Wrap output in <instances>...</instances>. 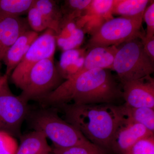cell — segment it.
Returning a JSON list of instances; mask_svg holds the SVG:
<instances>
[{
	"label": "cell",
	"mask_w": 154,
	"mask_h": 154,
	"mask_svg": "<svg viewBox=\"0 0 154 154\" xmlns=\"http://www.w3.org/2000/svg\"><path fill=\"white\" fill-rule=\"evenodd\" d=\"M143 37H135L117 46L112 71L120 82L138 79L154 72V63L144 51Z\"/></svg>",
	"instance_id": "4"
},
{
	"label": "cell",
	"mask_w": 154,
	"mask_h": 154,
	"mask_svg": "<svg viewBox=\"0 0 154 154\" xmlns=\"http://www.w3.org/2000/svg\"><path fill=\"white\" fill-rule=\"evenodd\" d=\"M25 121L32 131L43 134L52 141L54 146L66 148L79 146L101 149L88 140L75 126L61 117L58 111L54 107H31Z\"/></svg>",
	"instance_id": "3"
},
{
	"label": "cell",
	"mask_w": 154,
	"mask_h": 154,
	"mask_svg": "<svg viewBox=\"0 0 154 154\" xmlns=\"http://www.w3.org/2000/svg\"><path fill=\"white\" fill-rule=\"evenodd\" d=\"M20 143L15 154H48L52 152V147L48 143L43 134L32 131L22 134Z\"/></svg>",
	"instance_id": "17"
},
{
	"label": "cell",
	"mask_w": 154,
	"mask_h": 154,
	"mask_svg": "<svg viewBox=\"0 0 154 154\" xmlns=\"http://www.w3.org/2000/svg\"><path fill=\"white\" fill-rule=\"evenodd\" d=\"M143 19L147 25L146 33L145 38H149L154 36V2L151 1L143 14Z\"/></svg>",
	"instance_id": "27"
},
{
	"label": "cell",
	"mask_w": 154,
	"mask_h": 154,
	"mask_svg": "<svg viewBox=\"0 0 154 154\" xmlns=\"http://www.w3.org/2000/svg\"><path fill=\"white\" fill-rule=\"evenodd\" d=\"M52 151L54 154H104V151L102 149H91L79 146L66 148L53 146Z\"/></svg>",
	"instance_id": "25"
},
{
	"label": "cell",
	"mask_w": 154,
	"mask_h": 154,
	"mask_svg": "<svg viewBox=\"0 0 154 154\" xmlns=\"http://www.w3.org/2000/svg\"><path fill=\"white\" fill-rule=\"evenodd\" d=\"M27 14L26 19L30 30L38 33L48 29L43 16L34 5L30 8Z\"/></svg>",
	"instance_id": "23"
},
{
	"label": "cell",
	"mask_w": 154,
	"mask_h": 154,
	"mask_svg": "<svg viewBox=\"0 0 154 154\" xmlns=\"http://www.w3.org/2000/svg\"><path fill=\"white\" fill-rule=\"evenodd\" d=\"M26 19L9 18L0 21V61L6 53L22 34L30 30Z\"/></svg>",
	"instance_id": "12"
},
{
	"label": "cell",
	"mask_w": 154,
	"mask_h": 154,
	"mask_svg": "<svg viewBox=\"0 0 154 154\" xmlns=\"http://www.w3.org/2000/svg\"><path fill=\"white\" fill-rule=\"evenodd\" d=\"M48 154H54V153L52 151L50 153Z\"/></svg>",
	"instance_id": "31"
},
{
	"label": "cell",
	"mask_w": 154,
	"mask_h": 154,
	"mask_svg": "<svg viewBox=\"0 0 154 154\" xmlns=\"http://www.w3.org/2000/svg\"><path fill=\"white\" fill-rule=\"evenodd\" d=\"M122 97V85L110 69H93L65 80L55 90L38 99L40 106L63 104H115Z\"/></svg>",
	"instance_id": "1"
},
{
	"label": "cell",
	"mask_w": 154,
	"mask_h": 154,
	"mask_svg": "<svg viewBox=\"0 0 154 154\" xmlns=\"http://www.w3.org/2000/svg\"><path fill=\"white\" fill-rule=\"evenodd\" d=\"M18 146L16 138L0 131V154H15Z\"/></svg>",
	"instance_id": "26"
},
{
	"label": "cell",
	"mask_w": 154,
	"mask_h": 154,
	"mask_svg": "<svg viewBox=\"0 0 154 154\" xmlns=\"http://www.w3.org/2000/svg\"><path fill=\"white\" fill-rule=\"evenodd\" d=\"M85 31L78 27L75 20L63 23L56 34V46L63 51L79 48L84 42Z\"/></svg>",
	"instance_id": "15"
},
{
	"label": "cell",
	"mask_w": 154,
	"mask_h": 154,
	"mask_svg": "<svg viewBox=\"0 0 154 154\" xmlns=\"http://www.w3.org/2000/svg\"><path fill=\"white\" fill-rule=\"evenodd\" d=\"M92 0H66L60 6L62 19L65 22L76 20L84 15Z\"/></svg>",
	"instance_id": "22"
},
{
	"label": "cell",
	"mask_w": 154,
	"mask_h": 154,
	"mask_svg": "<svg viewBox=\"0 0 154 154\" xmlns=\"http://www.w3.org/2000/svg\"><path fill=\"white\" fill-rule=\"evenodd\" d=\"M114 0H92L82 17L76 19L79 28L91 34L103 23L113 18L112 11Z\"/></svg>",
	"instance_id": "11"
},
{
	"label": "cell",
	"mask_w": 154,
	"mask_h": 154,
	"mask_svg": "<svg viewBox=\"0 0 154 154\" xmlns=\"http://www.w3.org/2000/svg\"><path fill=\"white\" fill-rule=\"evenodd\" d=\"M92 143L111 150L117 127L125 117L122 105L111 104H63L54 107Z\"/></svg>",
	"instance_id": "2"
},
{
	"label": "cell",
	"mask_w": 154,
	"mask_h": 154,
	"mask_svg": "<svg viewBox=\"0 0 154 154\" xmlns=\"http://www.w3.org/2000/svg\"><path fill=\"white\" fill-rule=\"evenodd\" d=\"M31 107L28 101L12 93L7 80L0 89V131L20 138Z\"/></svg>",
	"instance_id": "7"
},
{
	"label": "cell",
	"mask_w": 154,
	"mask_h": 154,
	"mask_svg": "<svg viewBox=\"0 0 154 154\" xmlns=\"http://www.w3.org/2000/svg\"><path fill=\"white\" fill-rule=\"evenodd\" d=\"M55 35L53 30L47 29L32 43L22 60L10 75L11 82L16 87L34 65L45 59L54 57L57 47Z\"/></svg>",
	"instance_id": "8"
},
{
	"label": "cell",
	"mask_w": 154,
	"mask_h": 154,
	"mask_svg": "<svg viewBox=\"0 0 154 154\" xmlns=\"http://www.w3.org/2000/svg\"><path fill=\"white\" fill-rule=\"evenodd\" d=\"M35 0H0V21L27 14Z\"/></svg>",
	"instance_id": "20"
},
{
	"label": "cell",
	"mask_w": 154,
	"mask_h": 154,
	"mask_svg": "<svg viewBox=\"0 0 154 154\" xmlns=\"http://www.w3.org/2000/svg\"><path fill=\"white\" fill-rule=\"evenodd\" d=\"M1 61H0V79L2 77L3 75L2 74V72H1V68H2V63H1Z\"/></svg>",
	"instance_id": "30"
},
{
	"label": "cell",
	"mask_w": 154,
	"mask_h": 154,
	"mask_svg": "<svg viewBox=\"0 0 154 154\" xmlns=\"http://www.w3.org/2000/svg\"><path fill=\"white\" fill-rule=\"evenodd\" d=\"M122 105L127 118L145 127L154 133V109L149 107H133L125 104Z\"/></svg>",
	"instance_id": "21"
},
{
	"label": "cell",
	"mask_w": 154,
	"mask_h": 154,
	"mask_svg": "<svg viewBox=\"0 0 154 154\" xmlns=\"http://www.w3.org/2000/svg\"><path fill=\"white\" fill-rule=\"evenodd\" d=\"M87 51L85 47L62 52L56 67L64 80L69 79L80 72L82 68Z\"/></svg>",
	"instance_id": "16"
},
{
	"label": "cell",
	"mask_w": 154,
	"mask_h": 154,
	"mask_svg": "<svg viewBox=\"0 0 154 154\" xmlns=\"http://www.w3.org/2000/svg\"><path fill=\"white\" fill-rule=\"evenodd\" d=\"M9 77L8 75H6L5 74L3 75L2 77L0 79V89L2 86L3 84H4L7 80H8Z\"/></svg>",
	"instance_id": "29"
},
{
	"label": "cell",
	"mask_w": 154,
	"mask_h": 154,
	"mask_svg": "<svg viewBox=\"0 0 154 154\" xmlns=\"http://www.w3.org/2000/svg\"><path fill=\"white\" fill-rule=\"evenodd\" d=\"M33 5L41 13L48 29L57 33L63 17L60 6L57 2L53 0H35Z\"/></svg>",
	"instance_id": "18"
},
{
	"label": "cell",
	"mask_w": 154,
	"mask_h": 154,
	"mask_svg": "<svg viewBox=\"0 0 154 154\" xmlns=\"http://www.w3.org/2000/svg\"><path fill=\"white\" fill-rule=\"evenodd\" d=\"M154 133L125 116L116 128L111 150L119 154H124L138 141L153 135Z\"/></svg>",
	"instance_id": "10"
},
{
	"label": "cell",
	"mask_w": 154,
	"mask_h": 154,
	"mask_svg": "<svg viewBox=\"0 0 154 154\" xmlns=\"http://www.w3.org/2000/svg\"><path fill=\"white\" fill-rule=\"evenodd\" d=\"M151 2L149 0H114L112 15L125 17L143 15Z\"/></svg>",
	"instance_id": "19"
},
{
	"label": "cell",
	"mask_w": 154,
	"mask_h": 154,
	"mask_svg": "<svg viewBox=\"0 0 154 154\" xmlns=\"http://www.w3.org/2000/svg\"><path fill=\"white\" fill-rule=\"evenodd\" d=\"M144 51L151 60L154 63V36L149 38H141Z\"/></svg>",
	"instance_id": "28"
},
{
	"label": "cell",
	"mask_w": 154,
	"mask_h": 154,
	"mask_svg": "<svg viewBox=\"0 0 154 154\" xmlns=\"http://www.w3.org/2000/svg\"><path fill=\"white\" fill-rule=\"evenodd\" d=\"M124 154H154V136L141 139Z\"/></svg>",
	"instance_id": "24"
},
{
	"label": "cell",
	"mask_w": 154,
	"mask_h": 154,
	"mask_svg": "<svg viewBox=\"0 0 154 154\" xmlns=\"http://www.w3.org/2000/svg\"><path fill=\"white\" fill-rule=\"evenodd\" d=\"M117 51V46L115 45L97 46L88 50L82 68L78 74L93 69H105L112 71Z\"/></svg>",
	"instance_id": "14"
},
{
	"label": "cell",
	"mask_w": 154,
	"mask_h": 154,
	"mask_svg": "<svg viewBox=\"0 0 154 154\" xmlns=\"http://www.w3.org/2000/svg\"><path fill=\"white\" fill-rule=\"evenodd\" d=\"M38 35V33L33 30H28L19 36L9 48L2 60L6 66V75L10 76Z\"/></svg>",
	"instance_id": "13"
},
{
	"label": "cell",
	"mask_w": 154,
	"mask_h": 154,
	"mask_svg": "<svg viewBox=\"0 0 154 154\" xmlns=\"http://www.w3.org/2000/svg\"><path fill=\"white\" fill-rule=\"evenodd\" d=\"M121 83L125 105L133 107L154 109V79L151 75Z\"/></svg>",
	"instance_id": "9"
},
{
	"label": "cell",
	"mask_w": 154,
	"mask_h": 154,
	"mask_svg": "<svg viewBox=\"0 0 154 154\" xmlns=\"http://www.w3.org/2000/svg\"><path fill=\"white\" fill-rule=\"evenodd\" d=\"M65 80L54 63V57L38 62L31 69L17 88L22 91L20 96L28 102L36 101L55 90Z\"/></svg>",
	"instance_id": "6"
},
{
	"label": "cell",
	"mask_w": 154,
	"mask_h": 154,
	"mask_svg": "<svg viewBox=\"0 0 154 154\" xmlns=\"http://www.w3.org/2000/svg\"><path fill=\"white\" fill-rule=\"evenodd\" d=\"M143 15L134 17H119L104 22L91 34L86 46L87 50L97 46L119 45L135 37H143Z\"/></svg>",
	"instance_id": "5"
}]
</instances>
